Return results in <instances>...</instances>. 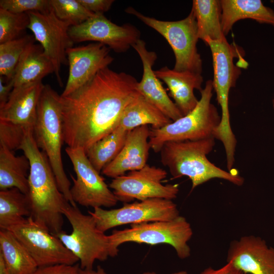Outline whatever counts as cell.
<instances>
[{"label": "cell", "mask_w": 274, "mask_h": 274, "mask_svg": "<svg viewBox=\"0 0 274 274\" xmlns=\"http://www.w3.org/2000/svg\"><path fill=\"white\" fill-rule=\"evenodd\" d=\"M138 81L109 67L65 96L60 95L64 142L85 152L113 131L137 91Z\"/></svg>", "instance_id": "cell-1"}, {"label": "cell", "mask_w": 274, "mask_h": 274, "mask_svg": "<svg viewBox=\"0 0 274 274\" xmlns=\"http://www.w3.org/2000/svg\"><path fill=\"white\" fill-rule=\"evenodd\" d=\"M20 150L28 158L30 165L26 194L30 216L56 235L62 230V210L70 202L59 189L46 155L36 144L33 129L27 131Z\"/></svg>", "instance_id": "cell-2"}, {"label": "cell", "mask_w": 274, "mask_h": 274, "mask_svg": "<svg viewBox=\"0 0 274 274\" xmlns=\"http://www.w3.org/2000/svg\"><path fill=\"white\" fill-rule=\"evenodd\" d=\"M215 144L214 137L166 142L159 152L161 162L168 168L174 178L188 177L192 182V190L214 178L242 186L244 183L242 176L221 169L208 159L207 155L213 150Z\"/></svg>", "instance_id": "cell-3"}, {"label": "cell", "mask_w": 274, "mask_h": 274, "mask_svg": "<svg viewBox=\"0 0 274 274\" xmlns=\"http://www.w3.org/2000/svg\"><path fill=\"white\" fill-rule=\"evenodd\" d=\"M33 136L39 149L46 155L59 189L74 207L71 182L64 170L61 148L64 142L60 95L49 85H45L37 107Z\"/></svg>", "instance_id": "cell-4"}, {"label": "cell", "mask_w": 274, "mask_h": 274, "mask_svg": "<svg viewBox=\"0 0 274 274\" xmlns=\"http://www.w3.org/2000/svg\"><path fill=\"white\" fill-rule=\"evenodd\" d=\"M213 81L209 80L200 92L201 97L194 109L187 115L158 129H150L149 143L155 153H159L167 142L196 141L214 137L221 116L211 103Z\"/></svg>", "instance_id": "cell-5"}, {"label": "cell", "mask_w": 274, "mask_h": 274, "mask_svg": "<svg viewBox=\"0 0 274 274\" xmlns=\"http://www.w3.org/2000/svg\"><path fill=\"white\" fill-rule=\"evenodd\" d=\"M72 227L71 233L62 230L56 236L78 259L82 269L93 268L95 261L115 257L109 235L99 230L92 216L83 214L70 203L62 210Z\"/></svg>", "instance_id": "cell-6"}, {"label": "cell", "mask_w": 274, "mask_h": 274, "mask_svg": "<svg viewBox=\"0 0 274 274\" xmlns=\"http://www.w3.org/2000/svg\"><path fill=\"white\" fill-rule=\"evenodd\" d=\"M193 235L187 219L179 215L168 221H158L130 225L129 228L114 230L109 235L115 256L119 247L132 242L150 245L166 244L172 246L179 258L184 259L191 255L188 244Z\"/></svg>", "instance_id": "cell-7"}, {"label": "cell", "mask_w": 274, "mask_h": 274, "mask_svg": "<svg viewBox=\"0 0 274 274\" xmlns=\"http://www.w3.org/2000/svg\"><path fill=\"white\" fill-rule=\"evenodd\" d=\"M204 42L211 50L214 69L213 86L221 109V120L213 136L222 143L226 158L232 159L234 157L236 140L230 126L228 96L230 89L234 87L239 76V70L233 63V58L237 54L234 47L226 39H207Z\"/></svg>", "instance_id": "cell-8"}, {"label": "cell", "mask_w": 274, "mask_h": 274, "mask_svg": "<svg viewBox=\"0 0 274 274\" xmlns=\"http://www.w3.org/2000/svg\"><path fill=\"white\" fill-rule=\"evenodd\" d=\"M125 12L135 16L166 40L175 56L174 70L201 74L202 62L196 46L199 39L197 27L192 10L184 19L172 21L160 20L146 16L130 7Z\"/></svg>", "instance_id": "cell-9"}, {"label": "cell", "mask_w": 274, "mask_h": 274, "mask_svg": "<svg viewBox=\"0 0 274 274\" xmlns=\"http://www.w3.org/2000/svg\"><path fill=\"white\" fill-rule=\"evenodd\" d=\"M88 214L93 217L98 229L104 232L119 226L168 221L180 215L172 200L158 198L123 203L121 207L111 210L95 208Z\"/></svg>", "instance_id": "cell-10"}, {"label": "cell", "mask_w": 274, "mask_h": 274, "mask_svg": "<svg viewBox=\"0 0 274 274\" xmlns=\"http://www.w3.org/2000/svg\"><path fill=\"white\" fill-rule=\"evenodd\" d=\"M7 229L11 231L21 243L38 267L75 265L79 261L56 236L36 222L31 216Z\"/></svg>", "instance_id": "cell-11"}, {"label": "cell", "mask_w": 274, "mask_h": 274, "mask_svg": "<svg viewBox=\"0 0 274 274\" xmlns=\"http://www.w3.org/2000/svg\"><path fill=\"white\" fill-rule=\"evenodd\" d=\"M65 151L76 174L70 175L73 185L71 194L75 203L85 207L110 208L118 200L105 179L88 159L86 152L79 148L67 147Z\"/></svg>", "instance_id": "cell-12"}, {"label": "cell", "mask_w": 274, "mask_h": 274, "mask_svg": "<svg viewBox=\"0 0 274 274\" xmlns=\"http://www.w3.org/2000/svg\"><path fill=\"white\" fill-rule=\"evenodd\" d=\"M167 175L165 169L147 164L139 170L113 179L109 187L118 201L123 203L154 198L173 200L177 197L179 186L163 184L162 181Z\"/></svg>", "instance_id": "cell-13"}, {"label": "cell", "mask_w": 274, "mask_h": 274, "mask_svg": "<svg viewBox=\"0 0 274 274\" xmlns=\"http://www.w3.org/2000/svg\"><path fill=\"white\" fill-rule=\"evenodd\" d=\"M27 13L30 19L28 29L52 62L56 80L62 86L61 66L68 63L66 50L73 47L74 43L68 34L70 26L59 19L52 9L43 13L34 11Z\"/></svg>", "instance_id": "cell-14"}, {"label": "cell", "mask_w": 274, "mask_h": 274, "mask_svg": "<svg viewBox=\"0 0 274 274\" xmlns=\"http://www.w3.org/2000/svg\"><path fill=\"white\" fill-rule=\"evenodd\" d=\"M68 34L74 43L93 41L117 53L126 52L141 39V32L134 25H117L104 14H94L80 24L70 26Z\"/></svg>", "instance_id": "cell-15"}, {"label": "cell", "mask_w": 274, "mask_h": 274, "mask_svg": "<svg viewBox=\"0 0 274 274\" xmlns=\"http://www.w3.org/2000/svg\"><path fill=\"white\" fill-rule=\"evenodd\" d=\"M110 49L99 43L72 47L66 50L69 73L61 96H65L89 81L114 60Z\"/></svg>", "instance_id": "cell-16"}, {"label": "cell", "mask_w": 274, "mask_h": 274, "mask_svg": "<svg viewBox=\"0 0 274 274\" xmlns=\"http://www.w3.org/2000/svg\"><path fill=\"white\" fill-rule=\"evenodd\" d=\"M227 262L246 274H274V248L260 237L243 236L230 243Z\"/></svg>", "instance_id": "cell-17"}, {"label": "cell", "mask_w": 274, "mask_h": 274, "mask_svg": "<svg viewBox=\"0 0 274 274\" xmlns=\"http://www.w3.org/2000/svg\"><path fill=\"white\" fill-rule=\"evenodd\" d=\"M139 55L143 64L142 79L138 82L136 90L157 107L172 121H175L183 115L169 97L161 80L157 77L153 66L157 60L156 53L149 51L145 41L140 39L132 46Z\"/></svg>", "instance_id": "cell-18"}, {"label": "cell", "mask_w": 274, "mask_h": 274, "mask_svg": "<svg viewBox=\"0 0 274 274\" xmlns=\"http://www.w3.org/2000/svg\"><path fill=\"white\" fill-rule=\"evenodd\" d=\"M148 125L138 127L128 132L125 144L117 156L102 170L104 175L113 179L127 172L139 170L147 164L151 149Z\"/></svg>", "instance_id": "cell-19"}, {"label": "cell", "mask_w": 274, "mask_h": 274, "mask_svg": "<svg viewBox=\"0 0 274 274\" xmlns=\"http://www.w3.org/2000/svg\"><path fill=\"white\" fill-rule=\"evenodd\" d=\"M44 86L42 80H39L14 87L8 101L0 108V120L25 129H33Z\"/></svg>", "instance_id": "cell-20"}, {"label": "cell", "mask_w": 274, "mask_h": 274, "mask_svg": "<svg viewBox=\"0 0 274 274\" xmlns=\"http://www.w3.org/2000/svg\"><path fill=\"white\" fill-rule=\"evenodd\" d=\"M154 73L166 85L169 95L183 116L194 109L199 100L195 96L194 90L196 89L200 92L202 89L203 77L201 74L188 71H178L166 66L154 71Z\"/></svg>", "instance_id": "cell-21"}, {"label": "cell", "mask_w": 274, "mask_h": 274, "mask_svg": "<svg viewBox=\"0 0 274 274\" xmlns=\"http://www.w3.org/2000/svg\"><path fill=\"white\" fill-rule=\"evenodd\" d=\"M157 107L138 91L120 117L117 127L129 131L143 125L151 128H161L172 122Z\"/></svg>", "instance_id": "cell-22"}, {"label": "cell", "mask_w": 274, "mask_h": 274, "mask_svg": "<svg viewBox=\"0 0 274 274\" xmlns=\"http://www.w3.org/2000/svg\"><path fill=\"white\" fill-rule=\"evenodd\" d=\"M221 27L226 36L238 20L251 19L274 26V12L260 0H222Z\"/></svg>", "instance_id": "cell-23"}, {"label": "cell", "mask_w": 274, "mask_h": 274, "mask_svg": "<svg viewBox=\"0 0 274 274\" xmlns=\"http://www.w3.org/2000/svg\"><path fill=\"white\" fill-rule=\"evenodd\" d=\"M53 65L41 45L31 41L22 53L12 80L14 87L39 80L54 73Z\"/></svg>", "instance_id": "cell-24"}, {"label": "cell", "mask_w": 274, "mask_h": 274, "mask_svg": "<svg viewBox=\"0 0 274 274\" xmlns=\"http://www.w3.org/2000/svg\"><path fill=\"white\" fill-rule=\"evenodd\" d=\"M30 163L25 155L0 146V190L16 188L25 194L28 192Z\"/></svg>", "instance_id": "cell-25"}, {"label": "cell", "mask_w": 274, "mask_h": 274, "mask_svg": "<svg viewBox=\"0 0 274 274\" xmlns=\"http://www.w3.org/2000/svg\"><path fill=\"white\" fill-rule=\"evenodd\" d=\"M191 10L197 24L199 39L223 41L226 39L221 27V1L194 0Z\"/></svg>", "instance_id": "cell-26"}, {"label": "cell", "mask_w": 274, "mask_h": 274, "mask_svg": "<svg viewBox=\"0 0 274 274\" xmlns=\"http://www.w3.org/2000/svg\"><path fill=\"white\" fill-rule=\"evenodd\" d=\"M0 255L11 274H31L38 267L26 249L8 229L0 230Z\"/></svg>", "instance_id": "cell-27"}, {"label": "cell", "mask_w": 274, "mask_h": 274, "mask_svg": "<svg viewBox=\"0 0 274 274\" xmlns=\"http://www.w3.org/2000/svg\"><path fill=\"white\" fill-rule=\"evenodd\" d=\"M129 131L120 127L91 145L86 151L90 162L100 173L122 149Z\"/></svg>", "instance_id": "cell-28"}, {"label": "cell", "mask_w": 274, "mask_h": 274, "mask_svg": "<svg viewBox=\"0 0 274 274\" xmlns=\"http://www.w3.org/2000/svg\"><path fill=\"white\" fill-rule=\"evenodd\" d=\"M30 216L27 195L16 188L0 190V228L7 229Z\"/></svg>", "instance_id": "cell-29"}, {"label": "cell", "mask_w": 274, "mask_h": 274, "mask_svg": "<svg viewBox=\"0 0 274 274\" xmlns=\"http://www.w3.org/2000/svg\"><path fill=\"white\" fill-rule=\"evenodd\" d=\"M34 39L27 35L0 44V76L12 79L22 53Z\"/></svg>", "instance_id": "cell-30"}, {"label": "cell", "mask_w": 274, "mask_h": 274, "mask_svg": "<svg viewBox=\"0 0 274 274\" xmlns=\"http://www.w3.org/2000/svg\"><path fill=\"white\" fill-rule=\"evenodd\" d=\"M50 4L56 16L70 26L80 24L95 14L79 0H50Z\"/></svg>", "instance_id": "cell-31"}, {"label": "cell", "mask_w": 274, "mask_h": 274, "mask_svg": "<svg viewBox=\"0 0 274 274\" xmlns=\"http://www.w3.org/2000/svg\"><path fill=\"white\" fill-rule=\"evenodd\" d=\"M29 23L27 13H14L0 8V44L20 38Z\"/></svg>", "instance_id": "cell-32"}, {"label": "cell", "mask_w": 274, "mask_h": 274, "mask_svg": "<svg viewBox=\"0 0 274 274\" xmlns=\"http://www.w3.org/2000/svg\"><path fill=\"white\" fill-rule=\"evenodd\" d=\"M25 129L12 123L0 120V146L11 151L20 150L27 131Z\"/></svg>", "instance_id": "cell-33"}, {"label": "cell", "mask_w": 274, "mask_h": 274, "mask_svg": "<svg viewBox=\"0 0 274 274\" xmlns=\"http://www.w3.org/2000/svg\"><path fill=\"white\" fill-rule=\"evenodd\" d=\"M0 8L14 13H43L51 9L50 0H1Z\"/></svg>", "instance_id": "cell-34"}, {"label": "cell", "mask_w": 274, "mask_h": 274, "mask_svg": "<svg viewBox=\"0 0 274 274\" xmlns=\"http://www.w3.org/2000/svg\"><path fill=\"white\" fill-rule=\"evenodd\" d=\"M79 264H55L38 267L31 274H78Z\"/></svg>", "instance_id": "cell-35"}, {"label": "cell", "mask_w": 274, "mask_h": 274, "mask_svg": "<svg viewBox=\"0 0 274 274\" xmlns=\"http://www.w3.org/2000/svg\"><path fill=\"white\" fill-rule=\"evenodd\" d=\"M88 11L95 14H104L108 11L114 2L113 0H79Z\"/></svg>", "instance_id": "cell-36"}, {"label": "cell", "mask_w": 274, "mask_h": 274, "mask_svg": "<svg viewBox=\"0 0 274 274\" xmlns=\"http://www.w3.org/2000/svg\"><path fill=\"white\" fill-rule=\"evenodd\" d=\"M200 274H246L232 264L227 262L225 265L219 269H214L211 267L204 269Z\"/></svg>", "instance_id": "cell-37"}, {"label": "cell", "mask_w": 274, "mask_h": 274, "mask_svg": "<svg viewBox=\"0 0 274 274\" xmlns=\"http://www.w3.org/2000/svg\"><path fill=\"white\" fill-rule=\"evenodd\" d=\"M13 88L14 84L12 80L9 81L5 85L3 76H0V108H2L8 101Z\"/></svg>", "instance_id": "cell-38"}, {"label": "cell", "mask_w": 274, "mask_h": 274, "mask_svg": "<svg viewBox=\"0 0 274 274\" xmlns=\"http://www.w3.org/2000/svg\"><path fill=\"white\" fill-rule=\"evenodd\" d=\"M78 274H108L105 270L100 265H98L95 269H86L79 268Z\"/></svg>", "instance_id": "cell-39"}, {"label": "cell", "mask_w": 274, "mask_h": 274, "mask_svg": "<svg viewBox=\"0 0 274 274\" xmlns=\"http://www.w3.org/2000/svg\"><path fill=\"white\" fill-rule=\"evenodd\" d=\"M0 274H11L1 255H0Z\"/></svg>", "instance_id": "cell-40"}, {"label": "cell", "mask_w": 274, "mask_h": 274, "mask_svg": "<svg viewBox=\"0 0 274 274\" xmlns=\"http://www.w3.org/2000/svg\"><path fill=\"white\" fill-rule=\"evenodd\" d=\"M141 274H157V273L154 271H148L143 272V273ZM172 274H188V273L186 271L181 270V271L175 272Z\"/></svg>", "instance_id": "cell-41"}]
</instances>
